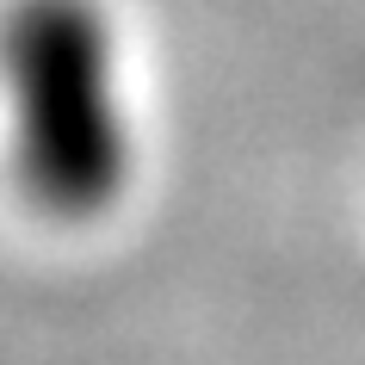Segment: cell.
<instances>
[{
    "instance_id": "6da1fadb",
    "label": "cell",
    "mask_w": 365,
    "mask_h": 365,
    "mask_svg": "<svg viewBox=\"0 0 365 365\" xmlns=\"http://www.w3.org/2000/svg\"><path fill=\"white\" fill-rule=\"evenodd\" d=\"M0 75L25 198L50 217L106 211L130 173V130L93 0H19L0 25Z\"/></svg>"
}]
</instances>
